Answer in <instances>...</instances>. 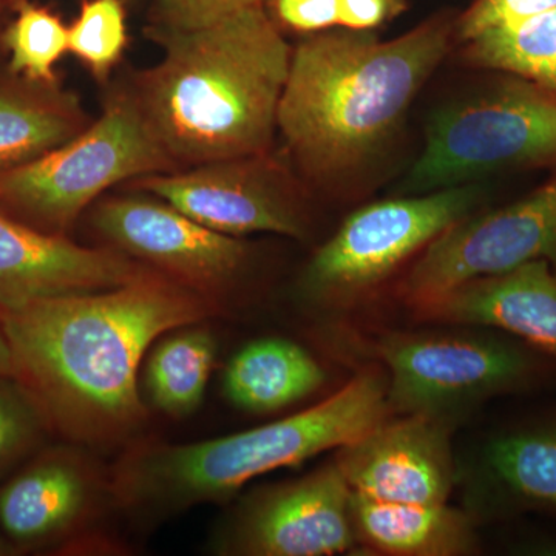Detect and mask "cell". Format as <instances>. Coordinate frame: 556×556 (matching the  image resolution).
<instances>
[{"label": "cell", "instance_id": "obj_1", "mask_svg": "<svg viewBox=\"0 0 556 556\" xmlns=\"http://www.w3.org/2000/svg\"><path fill=\"white\" fill-rule=\"evenodd\" d=\"M219 311L217 300L150 269L123 287L40 300L0 317L16 379L50 428L110 447L148 420L138 376L153 343Z\"/></svg>", "mask_w": 556, "mask_h": 556}, {"label": "cell", "instance_id": "obj_2", "mask_svg": "<svg viewBox=\"0 0 556 556\" xmlns=\"http://www.w3.org/2000/svg\"><path fill=\"white\" fill-rule=\"evenodd\" d=\"M148 33L163 58L129 87L175 169L270 152L292 47L266 5L197 30Z\"/></svg>", "mask_w": 556, "mask_h": 556}, {"label": "cell", "instance_id": "obj_3", "mask_svg": "<svg viewBox=\"0 0 556 556\" xmlns=\"http://www.w3.org/2000/svg\"><path fill=\"white\" fill-rule=\"evenodd\" d=\"M457 14H434L399 38L339 27L292 49L277 129L300 169L332 181L371 160L453 49Z\"/></svg>", "mask_w": 556, "mask_h": 556}, {"label": "cell", "instance_id": "obj_4", "mask_svg": "<svg viewBox=\"0 0 556 556\" xmlns=\"http://www.w3.org/2000/svg\"><path fill=\"white\" fill-rule=\"evenodd\" d=\"M388 416L386 372L364 369L338 393L266 426L193 444L131 445L110 477L112 500L144 519L225 503L252 479L338 452Z\"/></svg>", "mask_w": 556, "mask_h": 556}, {"label": "cell", "instance_id": "obj_5", "mask_svg": "<svg viewBox=\"0 0 556 556\" xmlns=\"http://www.w3.org/2000/svg\"><path fill=\"white\" fill-rule=\"evenodd\" d=\"M471 328L394 331L378 340L391 416L426 415L456 427L492 399L556 383L554 358L506 332Z\"/></svg>", "mask_w": 556, "mask_h": 556}, {"label": "cell", "instance_id": "obj_6", "mask_svg": "<svg viewBox=\"0 0 556 556\" xmlns=\"http://www.w3.org/2000/svg\"><path fill=\"white\" fill-rule=\"evenodd\" d=\"M172 170L177 169L150 131L129 84H119L78 137L0 172V208L65 236L109 189Z\"/></svg>", "mask_w": 556, "mask_h": 556}, {"label": "cell", "instance_id": "obj_7", "mask_svg": "<svg viewBox=\"0 0 556 556\" xmlns=\"http://www.w3.org/2000/svg\"><path fill=\"white\" fill-rule=\"evenodd\" d=\"M495 73L497 79L471 100L431 116L405 192L419 195L496 172L556 167V91Z\"/></svg>", "mask_w": 556, "mask_h": 556}, {"label": "cell", "instance_id": "obj_8", "mask_svg": "<svg viewBox=\"0 0 556 556\" xmlns=\"http://www.w3.org/2000/svg\"><path fill=\"white\" fill-rule=\"evenodd\" d=\"M482 199L484 189L470 182L357 208L311 257L300 291L321 308L353 305L445 229L475 214Z\"/></svg>", "mask_w": 556, "mask_h": 556}, {"label": "cell", "instance_id": "obj_9", "mask_svg": "<svg viewBox=\"0 0 556 556\" xmlns=\"http://www.w3.org/2000/svg\"><path fill=\"white\" fill-rule=\"evenodd\" d=\"M535 260L556 268V175L525 199L445 229L420 252L399 295L420 311L460 285Z\"/></svg>", "mask_w": 556, "mask_h": 556}, {"label": "cell", "instance_id": "obj_10", "mask_svg": "<svg viewBox=\"0 0 556 556\" xmlns=\"http://www.w3.org/2000/svg\"><path fill=\"white\" fill-rule=\"evenodd\" d=\"M159 197L200 225L241 237L251 233L305 239L308 214L295 179L268 153L208 161L127 182Z\"/></svg>", "mask_w": 556, "mask_h": 556}, {"label": "cell", "instance_id": "obj_11", "mask_svg": "<svg viewBox=\"0 0 556 556\" xmlns=\"http://www.w3.org/2000/svg\"><path fill=\"white\" fill-rule=\"evenodd\" d=\"M90 223L109 248L217 302L251 257L243 239L215 232L141 190L98 200Z\"/></svg>", "mask_w": 556, "mask_h": 556}, {"label": "cell", "instance_id": "obj_12", "mask_svg": "<svg viewBox=\"0 0 556 556\" xmlns=\"http://www.w3.org/2000/svg\"><path fill=\"white\" fill-rule=\"evenodd\" d=\"M353 490L336 459L303 478L255 490L233 508L212 551L233 556H331L358 547Z\"/></svg>", "mask_w": 556, "mask_h": 556}, {"label": "cell", "instance_id": "obj_13", "mask_svg": "<svg viewBox=\"0 0 556 556\" xmlns=\"http://www.w3.org/2000/svg\"><path fill=\"white\" fill-rule=\"evenodd\" d=\"M453 430L437 417L388 416L339 448L334 459L357 495L388 503H448L459 477Z\"/></svg>", "mask_w": 556, "mask_h": 556}, {"label": "cell", "instance_id": "obj_14", "mask_svg": "<svg viewBox=\"0 0 556 556\" xmlns=\"http://www.w3.org/2000/svg\"><path fill=\"white\" fill-rule=\"evenodd\" d=\"M150 268L109 247L89 248L0 208V311L123 287Z\"/></svg>", "mask_w": 556, "mask_h": 556}, {"label": "cell", "instance_id": "obj_15", "mask_svg": "<svg viewBox=\"0 0 556 556\" xmlns=\"http://www.w3.org/2000/svg\"><path fill=\"white\" fill-rule=\"evenodd\" d=\"M467 510L478 519L556 517V404L485 439L467 473Z\"/></svg>", "mask_w": 556, "mask_h": 556}, {"label": "cell", "instance_id": "obj_16", "mask_svg": "<svg viewBox=\"0 0 556 556\" xmlns=\"http://www.w3.org/2000/svg\"><path fill=\"white\" fill-rule=\"evenodd\" d=\"M105 493L110 482L84 453L47 450L0 486V532L14 548L61 543L90 525Z\"/></svg>", "mask_w": 556, "mask_h": 556}, {"label": "cell", "instance_id": "obj_17", "mask_svg": "<svg viewBox=\"0 0 556 556\" xmlns=\"http://www.w3.org/2000/svg\"><path fill=\"white\" fill-rule=\"evenodd\" d=\"M417 314L450 327L506 332L556 362V268L547 260L468 281Z\"/></svg>", "mask_w": 556, "mask_h": 556}, {"label": "cell", "instance_id": "obj_18", "mask_svg": "<svg viewBox=\"0 0 556 556\" xmlns=\"http://www.w3.org/2000/svg\"><path fill=\"white\" fill-rule=\"evenodd\" d=\"M358 547L391 556H466L479 548L478 519L441 504L388 503L353 492Z\"/></svg>", "mask_w": 556, "mask_h": 556}, {"label": "cell", "instance_id": "obj_19", "mask_svg": "<svg viewBox=\"0 0 556 556\" xmlns=\"http://www.w3.org/2000/svg\"><path fill=\"white\" fill-rule=\"evenodd\" d=\"M75 91L10 72L0 79V172L39 159L90 126Z\"/></svg>", "mask_w": 556, "mask_h": 556}, {"label": "cell", "instance_id": "obj_20", "mask_svg": "<svg viewBox=\"0 0 556 556\" xmlns=\"http://www.w3.org/2000/svg\"><path fill=\"white\" fill-rule=\"evenodd\" d=\"M325 382L327 372L308 350L292 340L266 338L230 358L223 391L233 407L263 415L313 396Z\"/></svg>", "mask_w": 556, "mask_h": 556}, {"label": "cell", "instance_id": "obj_21", "mask_svg": "<svg viewBox=\"0 0 556 556\" xmlns=\"http://www.w3.org/2000/svg\"><path fill=\"white\" fill-rule=\"evenodd\" d=\"M203 324L161 336L146 358L142 387L149 404L174 419L199 409L214 369L217 340Z\"/></svg>", "mask_w": 556, "mask_h": 556}, {"label": "cell", "instance_id": "obj_22", "mask_svg": "<svg viewBox=\"0 0 556 556\" xmlns=\"http://www.w3.org/2000/svg\"><path fill=\"white\" fill-rule=\"evenodd\" d=\"M473 67L510 73L556 91V7L463 42Z\"/></svg>", "mask_w": 556, "mask_h": 556}, {"label": "cell", "instance_id": "obj_23", "mask_svg": "<svg viewBox=\"0 0 556 556\" xmlns=\"http://www.w3.org/2000/svg\"><path fill=\"white\" fill-rule=\"evenodd\" d=\"M16 16L0 35L10 53L9 72L36 83H53L58 62L68 53V25L30 0L14 7Z\"/></svg>", "mask_w": 556, "mask_h": 556}, {"label": "cell", "instance_id": "obj_24", "mask_svg": "<svg viewBox=\"0 0 556 556\" xmlns=\"http://www.w3.org/2000/svg\"><path fill=\"white\" fill-rule=\"evenodd\" d=\"M127 40L124 0H83L78 16L68 25V53L100 84H109Z\"/></svg>", "mask_w": 556, "mask_h": 556}, {"label": "cell", "instance_id": "obj_25", "mask_svg": "<svg viewBox=\"0 0 556 556\" xmlns=\"http://www.w3.org/2000/svg\"><path fill=\"white\" fill-rule=\"evenodd\" d=\"M47 428L30 391L20 380L0 376V475L36 448Z\"/></svg>", "mask_w": 556, "mask_h": 556}, {"label": "cell", "instance_id": "obj_26", "mask_svg": "<svg viewBox=\"0 0 556 556\" xmlns=\"http://www.w3.org/2000/svg\"><path fill=\"white\" fill-rule=\"evenodd\" d=\"M153 25L167 31H188L207 27L268 0H153Z\"/></svg>", "mask_w": 556, "mask_h": 556}, {"label": "cell", "instance_id": "obj_27", "mask_svg": "<svg viewBox=\"0 0 556 556\" xmlns=\"http://www.w3.org/2000/svg\"><path fill=\"white\" fill-rule=\"evenodd\" d=\"M554 7L556 0H473L467 10L457 14L456 40L467 42L490 28L525 20Z\"/></svg>", "mask_w": 556, "mask_h": 556}, {"label": "cell", "instance_id": "obj_28", "mask_svg": "<svg viewBox=\"0 0 556 556\" xmlns=\"http://www.w3.org/2000/svg\"><path fill=\"white\" fill-rule=\"evenodd\" d=\"M266 10L281 31L308 36L340 27V0H268Z\"/></svg>", "mask_w": 556, "mask_h": 556}, {"label": "cell", "instance_id": "obj_29", "mask_svg": "<svg viewBox=\"0 0 556 556\" xmlns=\"http://www.w3.org/2000/svg\"><path fill=\"white\" fill-rule=\"evenodd\" d=\"M408 9V0H340V27L375 31Z\"/></svg>", "mask_w": 556, "mask_h": 556}, {"label": "cell", "instance_id": "obj_30", "mask_svg": "<svg viewBox=\"0 0 556 556\" xmlns=\"http://www.w3.org/2000/svg\"><path fill=\"white\" fill-rule=\"evenodd\" d=\"M0 376L16 379V368H14L9 339H7L5 331H3L2 317H0Z\"/></svg>", "mask_w": 556, "mask_h": 556}, {"label": "cell", "instance_id": "obj_31", "mask_svg": "<svg viewBox=\"0 0 556 556\" xmlns=\"http://www.w3.org/2000/svg\"><path fill=\"white\" fill-rule=\"evenodd\" d=\"M13 551H16V548H14L13 544L0 532V556L14 554Z\"/></svg>", "mask_w": 556, "mask_h": 556}, {"label": "cell", "instance_id": "obj_32", "mask_svg": "<svg viewBox=\"0 0 556 556\" xmlns=\"http://www.w3.org/2000/svg\"><path fill=\"white\" fill-rule=\"evenodd\" d=\"M2 2L5 3L7 7L14 9V7L20 5V3L25 2V0H2Z\"/></svg>", "mask_w": 556, "mask_h": 556}, {"label": "cell", "instance_id": "obj_33", "mask_svg": "<svg viewBox=\"0 0 556 556\" xmlns=\"http://www.w3.org/2000/svg\"><path fill=\"white\" fill-rule=\"evenodd\" d=\"M9 9V7L5 5V3L0 0V16H2V11ZM0 35H2V30H0Z\"/></svg>", "mask_w": 556, "mask_h": 556}]
</instances>
